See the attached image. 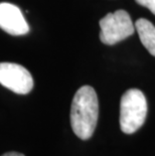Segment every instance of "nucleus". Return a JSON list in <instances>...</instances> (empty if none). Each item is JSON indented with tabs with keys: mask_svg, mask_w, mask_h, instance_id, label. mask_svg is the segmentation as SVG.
Masks as SVG:
<instances>
[{
	"mask_svg": "<svg viewBox=\"0 0 155 156\" xmlns=\"http://www.w3.org/2000/svg\"><path fill=\"white\" fill-rule=\"evenodd\" d=\"M147 101L138 89H130L121 98L120 126L126 134L136 132L144 124L147 116Z\"/></svg>",
	"mask_w": 155,
	"mask_h": 156,
	"instance_id": "nucleus-2",
	"label": "nucleus"
},
{
	"mask_svg": "<svg viewBox=\"0 0 155 156\" xmlns=\"http://www.w3.org/2000/svg\"><path fill=\"white\" fill-rule=\"evenodd\" d=\"M99 117V102L95 90L84 86L74 96L71 108V125L79 138L87 140L94 134Z\"/></svg>",
	"mask_w": 155,
	"mask_h": 156,
	"instance_id": "nucleus-1",
	"label": "nucleus"
},
{
	"mask_svg": "<svg viewBox=\"0 0 155 156\" xmlns=\"http://www.w3.org/2000/svg\"><path fill=\"white\" fill-rule=\"evenodd\" d=\"M100 39L103 44L113 45L134 34L135 23L125 10L108 13L100 20Z\"/></svg>",
	"mask_w": 155,
	"mask_h": 156,
	"instance_id": "nucleus-3",
	"label": "nucleus"
},
{
	"mask_svg": "<svg viewBox=\"0 0 155 156\" xmlns=\"http://www.w3.org/2000/svg\"><path fill=\"white\" fill-rule=\"evenodd\" d=\"M138 4L148 8L155 15V0H135Z\"/></svg>",
	"mask_w": 155,
	"mask_h": 156,
	"instance_id": "nucleus-7",
	"label": "nucleus"
},
{
	"mask_svg": "<svg viewBox=\"0 0 155 156\" xmlns=\"http://www.w3.org/2000/svg\"><path fill=\"white\" fill-rule=\"evenodd\" d=\"M0 84L16 94L26 95L33 88V79L20 65L0 62Z\"/></svg>",
	"mask_w": 155,
	"mask_h": 156,
	"instance_id": "nucleus-4",
	"label": "nucleus"
},
{
	"mask_svg": "<svg viewBox=\"0 0 155 156\" xmlns=\"http://www.w3.org/2000/svg\"><path fill=\"white\" fill-rule=\"evenodd\" d=\"M2 156H24L22 153H19V152H7V153H4Z\"/></svg>",
	"mask_w": 155,
	"mask_h": 156,
	"instance_id": "nucleus-8",
	"label": "nucleus"
},
{
	"mask_svg": "<svg viewBox=\"0 0 155 156\" xmlns=\"http://www.w3.org/2000/svg\"><path fill=\"white\" fill-rule=\"evenodd\" d=\"M135 29L145 48L155 56V26L147 19L140 18L135 22Z\"/></svg>",
	"mask_w": 155,
	"mask_h": 156,
	"instance_id": "nucleus-6",
	"label": "nucleus"
},
{
	"mask_svg": "<svg viewBox=\"0 0 155 156\" xmlns=\"http://www.w3.org/2000/svg\"><path fill=\"white\" fill-rule=\"evenodd\" d=\"M0 28L11 35H23L29 31L19 7L7 2L0 3Z\"/></svg>",
	"mask_w": 155,
	"mask_h": 156,
	"instance_id": "nucleus-5",
	"label": "nucleus"
}]
</instances>
